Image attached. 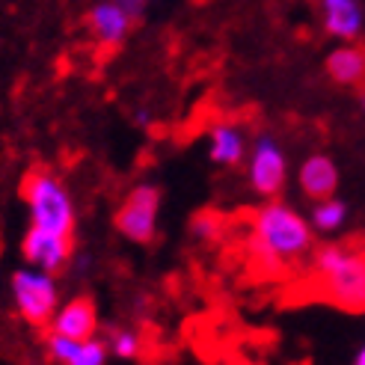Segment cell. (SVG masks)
<instances>
[{
	"instance_id": "14",
	"label": "cell",
	"mask_w": 365,
	"mask_h": 365,
	"mask_svg": "<svg viewBox=\"0 0 365 365\" xmlns=\"http://www.w3.org/2000/svg\"><path fill=\"white\" fill-rule=\"evenodd\" d=\"M327 75L339 86H362L365 83V48L356 42H339L327 53Z\"/></svg>"
},
{
	"instance_id": "11",
	"label": "cell",
	"mask_w": 365,
	"mask_h": 365,
	"mask_svg": "<svg viewBox=\"0 0 365 365\" xmlns=\"http://www.w3.org/2000/svg\"><path fill=\"white\" fill-rule=\"evenodd\" d=\"M45 356L60 365H104L110 359V348L98 336L89 339H71L63 333H45Z\"/></svg>"
},
{
	"instance_id": "6",
	"label": "cell",
	"mask_w": 365,
	"mask_h": 365,
	"mask_svg": "<svg viewBox=\"0 0 365 365\" xmlns=\"http://www.w3.org/2000/svg\"><path fill=\"white\" fill-rule=\"evenodd\" d=\"M160 202H163V196L158 185H152V181L134 185L116 205V214H113L116 232L137 247L152 244L160 229Z\"/></svg>"
},
{
	"instance_id": "18",
	"label": "cell",
	"mask_w": 365,
	"mask_h": 365,
	"mask_svg": "<svg viewBox=\"0 0 365 365\" xmlns=\"http://www.w3.org/2000/svg\"><path fill=\"white\" fill-rule=\"evenodd\" d=\"M119 4L125 6V12L131 15L137 24H140L143 18H145V12H149V0H119Z\"/></svg>"
},
{
	"instance_id": "12",
	"label": "cell",
	"mask_w": 365,
	"mask_h": 365,
	"mask_svg": "<svg viewBox=\"0 0 365 365\" xmlns=\"http://www.w3.org/2000/svg\"><path fill=\"white\" fill-rule=\"evenodd\" d=\"M339 185H341V173H339V163L330 155L312 152L297 163V187L312 202L339 193Z\"/></svg>"
},
{
	"instance_id": "7",
	"label": "cell",
	"mask_w": 365,
	"mask_h": 365,
	"mask_svg": "<svg viewBox=\"0 0 365 365\" xmlns=\"http://www.w3.org/2000/svg\"><path fill=\"white\" fill-rule=\"evenodd\" d=\"M134 18L125 12L119 0H98L86 12V33L101 51H116L128 42V36L134 30Z\"/></svg>"
},
{
	"instance_id": "3",
	"label": "cell",
	"mask_w": 365,
	"mask_h": 365,
	"mask_svg": "<svg viewBox=\"0 0 365 365\" xmlns=\"http://www.w3.org/2000/svg\"><path fill=\"white\" fill-rule=\"evenodd\" d=\"M21 196L27 205L30 226L75 238V226H78L75 199H71L66 181L53 170H42V167L30 170L21 181Z\"/></svg>"
},
{
	"instance_id": "15",
	"label": "cell",
	"mask_w": 365,
	"mask_h": 365,
	"mask_svg": "<svg viewBox=\"0 0 365 365\" xmlns=\"http://www.w3.org/2000/svg\"><path fill=\"white\" fill-rule=\"evenodd\" d=\"M309 220H312L315 232L318 235H339L351 220V205L344 202L341 196H324V199H315L312 202V211H309Z\"/></svg>"
},
{
	"instance_id": "4",
	"label": "cell",
	"mask_w": 365,
	"mask_h": 365,
	"mask_svg": "<svg viewBox=\"0 0 365 365\" xmlns=\"http://www.w3.org/2000/svg\"><path fill=\"white\" fill-rule=\"evenodd\" d=\"M9 294H12V306L18 318L30 327H45L57 312L60 300V285H57V273L42 270L36 264L18 267L9 279Z\"/></svg>"
},
{
	"instance_id": "20",
	"label": "cell",
	"mask_w": 365,
	"mask_h": 365,
	"mask_svg": "<svg viewBox=\"0 0 365 365\" xmlns=\"http://www.w3.org/2000/svg\"><path fill=\"white\" fill-rule=\"evenodd\" d=\"M354 365H365V344L354 354Z\"/></svg>"
},
{
	"instance_id": "17",
	"label": "cell",
	"mask_w": 365,
	"mask_h": 365,
	"mask_svg": "<svg viewBox=\"0 0 365 365\" xmlns=\"http://www.w3.org/2000/svg\"><path fill=\"white\" fill-rule=\"evenodd\" d=\"M107 348H110V356L113 359H125V362H134L143 356L145 351V341H143V333L134 330V327H110L104 336Z\"/></svg>"
},
{
	"instance_id": "2",
	"label": "cell",
	"mask_w": 365,
	"mask_h": 365,
	"mask_svg": "<svg viewBox=\"0 0 365 365\" xmlns=\"http://www.w3.org/2000/svg\"><path fill=\"white\" fill-rule=\"evenodd\" d=\"M309 279L315 291L348 312H365V247L321 244L309 255Z\"/></svg>"
},
{
	"instance_id": "5",
	"label": "cell",
	"mask_w": 365,
	"mask_h": 365,
	"mask_svg": "<svg viewBox=\"0 0 365 365\" xmlns=\"http://www.w3.org/2000/svg\"><path fill=\"white\" fill-rule=\"evenodd\" d=\"M247 170V185L259 199H277L285 193L288 178H291V163L285 145L273 134H259L250 140V152L244 160Z\"/></svg>"
},
{
	"instance_id": "8",
	"label": "cell",
	"mask_w": 365,
	"mask_h": 365,
	"mask_svg": "<svg viewBox=\"0 0 365 365\" xmlns=\"http://www.w3.org/2000/svg\"><path fill=\"white\" fill-rule=\"evenodd\" d=\"M21 255L27 264H36L51 273H63L71 264V259H75V238L27 226L24 241H21Z\"/></svg>"
},
{
	"instance_id": "13",
	"label": "cell",
	"mask_w": 365,
	"mask_h": 365,
	"mask_svg": "<svg viewBox=\"0 0 365 365\" xmlns=\"http://www.w3.org/2000/svg\"><path fill=\"white\" fill-rule=\"evenodd\" d=\"M48 330L71 336V339H89L98 333V309L89 297H71L57 306Z\"/></svg>"
},
{
	"instance_id": "19",
	"label": "cell",
	"mask_w": 365,
	"mask_h": 365,
	"mask_svg": "<svg viewBox=\"0 0 365 365\" xmlns=\"http://www.w3.org/2000/svg\"><path fill=\"white\" fill-rule=\"evenodd\" d=\"M131 122L137 128H149L155 122V113L149 110V107H134V113H131Z\"/></svg>"
},
{
	"instance_id": "16",
	"label": "cell",
	"mask_w": 365,
	"mask_h": 365,
	"mask_svg": "<svg viewBox=\"0 0 365 365\" xmlns=\"http://www.w3.org/2000/svg\"><path fill=\"white\" fill-rule=\"evenodd\" d=\"M226 235V217L220 211H211V208H202L190 217L187 223V238L199 247H214L220 244Z\"/></svg>"
},
{
	"instance_id": "21",
	"label": "cell",
	"mask_w": 365,
	"mask_h": 365,
	"mask_svg": "<svg viewBox=\"0 0 365 365\" xmlns=\"http://www.w3.org/2000/svg\"><path fill=\"white\" fill-rule=\"evenodd\" d=\"M359 107H362V113H365V83H362V89H359Z\"/></svg>"
},
{
	"instance_id": "1",
	"label": "cell",
	"mask_w": 365,
	"mask_h": 365,
	"mask_svg": "<svg viewBox=\"0 0 365 365\" xmlns=\"http://www.w3.org/2000/svg\"><path fill=\"white\" fill-rule=\"evenodd\" d=\"M315 250V226L297 205L285 202L282 196L262 199V205L250 217L247 252L267 277L294 270Z\"/></svg>"
},
{
	"instance_id": "10",
	"label": "cell",
	"mask_w": 365,
	"mask_h": 365,
	"mask_svg": "<svg viewBox=\"0 0 365 365\" xmlns=\"http://www.w3.org/2000/svg\"><path fill=\"white\" fill-rule=\"evenodd\" d=\"M321 30L336 42H356L365 33L362 0H315Z\"/></svg>"
},
{
	"instance_id": "9",
	"label": "cell",
	"mask_w": 365,
	"mask_h": 365,
	"mask_svg": "<svg viewBox=\"0 0 365 365\" xmlns=\"http://www.w3.org/2000/svg\"><path fill=\"white\" fill-rule=\"evenodd\" d=\"M250 152V137L247 128L238 125L235 119H217L208 134H205V155L214 167L220 170H235L247 160Z\"/></svg>"
}]
</instances>
